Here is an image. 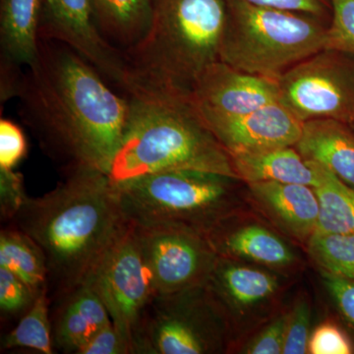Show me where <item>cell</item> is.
I'll return each instance as SVG.
<instances>
[{"label": "cell", "instance_id": "obj_2", "mask_svg": "<svg viewBox=\"0 0 354 354\" xmlns=\"http://www.w3.org/2000/svg\"><path fill=\"white\" fill-rule=\"evenodd\" d=\"M9 223L43 252L53 305L88 281L128 221L109 174L77 169L44 196L28 197Z\"/></svg>", "mask_w": 354, "mask_h": 354}, {"label": "cell", "instance_id": "obj_35", "mask_svg": "<svg viewBox=\"0 0 354 354\" xmlns=\"http://www.w3.org/2000/svg\"><path fill=\"white\" fill-rule=\"evenodd\" d=\"M254 6L271 7L314 16L322 20L330 7V0H244Z\"/></svg>", "mask_w": 354, "mask_h": 354}, {"label": "cell", "instance_id": "obj_15", "mask_svg": "<svg viewBox=\"0 0 354 354\" xmlns=\"http://www.w3.org/2000/svg\"><path fill=\"white\" fill-rule=\"evenodd\" d=\"M206 237L218 257L274 268L288 267L295 261L290 245L258 223L232 227L225 218Z\"/></svg>", "mask_w": 354, "mask_h": 354}, {"label": "cell", "instance_id": "obj_5", "mask_svg": "<svg viewBox=\"0 0 354 354\" xmlns=\"http://www.w3.org/2000/svg\"><path fill=\"white\" fill-rule=\"evenodd\" d=\"M327 31L314 16L230 0L220 60L246 73L279 80L325 50Z\"/></svg>", "mask_w": 354, "mask_h": 354}, {"label": "cell", "instance_id": "obj_24", "mask_svg": "<svg viewBox=\"0 0 354 354\" xmlns=\"http://www.w3.org/2000/svg\"><path fill=\"white\" fill-rule=\"evenodd\" d=\"M53 346L64 353L78 354L95 330L70 297L51 305Z\"/></svg>", "mask_w": 354, "mask_h": 354}, {"label": "cell", "instance_id": "obj_27", "mask_svg": "<svg viewBox=\"0 0 354 354\" xmlns=\"http://www.w3.org/2000/svg\"><path fill=\"white\" fill-rule=\"evenodd\" d=\"M37 295L22 279L0 267V310L2 315H24L36 300Z\"/></svg>", "mask_w": 354, "mask_h": 354}, {"label": "cell", "instance_id": "obj_28", "mask_svg": "<svg viewBox=\"0 0 354 354\" xmlns=\"http://www.w3.org/2000/svg\"><path fill=\"white\" fill-rule=\"evenodd\" d=\"M310 308L304 298H300L288 317L285 346L283 353H308Z\"/></svg>", "mask_w": 354, "mask_h": 354}, {"label": "cell", "instance_id": "obj_34", "mask_svg": "<svg viewBox=\"0 0 354 354\" xmlns=\"http://www.w3.org/2000/svg\"><path fill=\"white\" fill-rule=\"evenodd\" d=\"M323 271V279L339 311L354 326V279Z\"/></svg>", "mask_w": 354, "mask_h": 354}, {"label": "cell", "instance_id": "obj_25", "mask_svg": "<svg viewBox=\"0 0 354 354\" xmlns=\"http://www.w3.org/2000/svg\"><path fill=\"white\" fill-rule=\"evenodd\" d=\"M307 245L309 255L324 271L354 279V234L315 232Z\"/></svg>", "mask_w": 354, "mask_h": 354}, {"label": "cell", "instance_id": "obj_4", "mask_svg": "<svg viewBox=\"0 0 354 354\" xmlns=\"http://www.w3.org/2000/svg\"><path fill=\"white\" fill-rule=\"evenodd\" d=\"M228 6L230 0H155L145 36L124 50L129 84L190 95L220 60Z\"/></svg>", "mask_w": 354, "mask_h": 354}, {"label": "cell", "instance_id": "obj_16", "mask_svg": "<svg viewBox=\"0 0 354 354\" xmlns=\"http://www.w3.org/2000/svg\"><path fill=\"white\" fill-rule=\"evenodd\" d=\"M305 160L323 165L354 188V129L329 118L305 121L297 145Z\"/></svg>", "mask_w": 354, "mask_h": 354}, {"label": "cell", "instance_id": "obj_29", "mask_svg": "<svg viewBox=\"0 0 354 354\" xmlns=\"http://www.w3.org/2000/svg\"><path fill=\"white\" fill-rule=\"evenodd\" d=\"M27 140L23 130L13 121L0 120V169H14L27 155Z\"/></svg>", "mask_w": 354, "mask_h": 354}, {"label": "cell", "instance_id": "obj_22", "mask_svg": "<svg viewBox=\"0 0 354 354\" xmlns=\"http://www.w3.org/2000/svg\"><path fill=\"white\" fill-rule=\"evenodd\" d=\"M0 267L22 279L37 295L48 290V269L39 247L12 225L0 234Z\"/></svg>", "mask_w": 354, "mask_h": 354}, {"label": "cell", "instance_id": "obj_12", "mask_svg": "<svg viewBox=\"0 0 354 354\" xmlns=\"http://www.w3.org/2000/svg\"><path fill=\"white\" fill-rule=\"evenodd\" d=\"M190 97L203 120L230 118L279 101V82L218 60L198 77Z\"/></svg>", "mask_w": 354, "mask_h": 354}, {"label": "cell", "instance_id": "obj_33", "mask_svg": "<svg viewBox=\"0 0 354 354\" xmlns=\"http://www.w3.org/2000/svg\"><path fill=\"white\" fill-rule=\"evenodd\" d=\"M290 313L283 314L263 330L247 348L250 354L283 353Z\"/></svg>", "mask_w": 354, "mask_h": 354}, {"label": "cell", "instance_id": "obj_26", "mask_svg": "<svg viewBox=\"0 0 354 354\" xmlns=\"http://www.w3.org/2000/svg\"><path fill=\"white\" fill-rule=\"evenodd\" d=\"M333 10L326 48L354 55V0H330Z\"/></svg>", "mask_w": 354, "mask_h": 354}, {"label": "cell", "instance_id": "obj_18", "mask_svg": "<svg viewBox=\"0 0 354 354\" xmlns=\"http://www.w3.org/2000/svg\"><path fill=\"white\" fill-rule=\"evenodd\" d=\"M218 308L239 309L257 306L278 290L277 279L269 272L218 257L206 283Z\"/></svg>", "mask_w": 354, "mask_h": 354}, {"label": "cell", "instance_id": "obj_11", "mask_svg": "<svg viewBox=\"0 0 354 354\" xmlns=\"http://www.w3.org/2000/svg\"><path fill=\"white\" fill-rule=\"evenodd\" d=\"M39 37L65 44L124 91L130 72L124 51L100 31L90 0H44Z\"/></svg>", "mask_w": 354, "mask_h": 354}, {"label": "cell", "instance_id": "obj_7", "mask_svg": "<svg viewBox=\"0 0 354 354\" xmlns=\"http://www.w3.org/2000/svg\"><path fill=\"white\" fill-rule=\"evenodd\" d=\"M223 315L206 285L156 295L135 337L133 354H203L218 344Z\"/></svg>", "mask_w": 354, "mask_h": 354}, {"label": "cell", "instance_id": "obj_6", "mask_svg": "<svg viewBox=\"0 0 354 354\" xmlns=\"http://www.w3.org/2000/svg\"><path fill=\"white\" fill-rule=\"evenodd\" d=\"M198 171L158 172L116 183L121 209L137 225H172L207 236L232 214L234 181Z\"/></svg>", "mask_w": 354, "mask_h": 354}, {"label": "cell", "instance_id": "obj_8", "mask_svg": "<svg viewBox=\"0 0 354 354\" xmlns=\"http://www.w3.org/2000/svg\"><path fill=\"white\" fill-rule=\"evenodd\" d=\"M279 102L302 122L329 118L354 123V55L319 51L278 80Z\"/></svg>", "mask_w": 354, "mask_h": 354}, {"label": "cell", "instance_id": "obj_3", "mask_svg": "<svg viewBox=\"0 0 354 354\" xmlns=\"http://www.w3.org/2000/svg\"><path fill=\"white\" fill-rule=\"evenodd\" d=\"M127 128L109 176L115 183L174 171L237 178L232 156L207 127L190 95L132 82Z\"/></svg>", "mask_w": 354, "mask_h": 354}, {"label": "cell", "instance_id": "obj_10", "mask_svg": "<svg viewBox=\"0 0 354 354\" xmlns=\"http://www.w3.org/2000/svg\"><path fill=\"white\" fill-rule=\"evenodd\" d=\"M134 227L156 295L206 285L218 259L206 236L172 225Z\"/></svg>", "mask_w": 354, "mask_h": 354}, {"label": "cell", "instance_id": "obj_30", "mask_svg": "<svg viewBox=\"0 0 354 354\" xmlns=\"http://www.w3.org/2000/svg\"><path fill=\"white\" fill-rule=\"evenodd\" d=\"M308 353L351 354L354 353V348L348 335L339 326L326 322L317 327L310 335Z\"/></svg>", "mask_w": 354, "mask_h": 354}, {"label": "cell", "instance_id": "obj_20", "mask_svg": "<svg viewBox=\"0 0 354 354\" xmlns=\"http://www.w3.org/2000/svg\"><path fill=\"white\" fill-rule=\"evenodd\" d=\"M100 31L109 43L124 50L145 36L155 0H90ZM123 50V51H124Z\"/></svg>", "mask_w": 354, "mask_h": 354}, {"label": "cell", "instance_id": "obj_1", "mask_svg": "<svg viewBox=\"0 0 354 354\" xmlns=\"http://www.w3.org/2000/svg\"><path fill=\"white\" fill-rule=\"evenodd\" d=\"M16 97L26 125L64 171L109 174L129 102L87 60L59 41L39 39L38 58L21 75Z\"/></svg>", "mask_w": 354, "mask_h": 354}, {"label": "cell", "instance_id": "obj_36", "mask_svg": "<svg viewBox=\"0 0 354 354\" xmlns=\"http://www.w3.org/2000/svg\"><path fill=\"white\" fill-rule=\"evenodd\" d=\"M351 127H353V129H354V123H353V125H351Z\"/></svg>", "mask_w": 354, "mask_h": 354}, {"label": "cell", "instance_id": "obj_21", "mask_svg": "<svg viewBox=\"0 0 354 354\" xmlns=\"http://www.w3.org/2000/svg\"><path fill=\"white\" fill-rule=\"evenodd\" d=\"M319 177L314 187L320 202V216L316 232L354 234V188L342 181L323 165L307 160Z\"/></svg>", "mask_w": 354, "mask_h": 354}, {"label": "cell", "instance_id": "obj_14", "mask_svg": "<svg viewBox=\"0 0 354 354\" xmlns=\"http://www.w3.org/2000/svg\"><path fill=\"white\" fill-rule=\"evenodd\" d=\"M254 201L266 215L297 241L308 242L315 234L320 202L311 186L297 183H248Z\"/></svg>", "mask_w": 354, "mask_h": 354}, {"label": "cell", "instance_id": "obj_23", "mask_svg": "<svg viewBox=\"0 0 354 354\" xmlns=\"http://www.w3.org/2000/svg\"><path fill=\"white\" fill-rule=\"evenodd\" d=\"M50 310V298L48 290H44L21 317L17 326L4 337L2 351L27 348L44 354L55 353Z\"/></svg>", "mask_w": 354, "mask_h": 354}, {"label": "cell", "instance_id": "obj_17", "mask_svg": "<svg viewBox=\"0 0 354 354\" xmlns=\"http://www.w3.org/2000/svg\"><path fill=\"white\" fill-rule=\"evenodd\" d=\"M44 0H0L1 66H31L39 50Z\"/></svg>", "mask_w": 354, "mask_h": 354}, {"label": "cell", "instance_id": "obj_31", "mask_svg": "<svg viewBox=\"0 0 354 354\" xmlns=\"http://www.w3.org/2000/svg\"><path fill=\"white\" fill-rule=\"evenodd\" d=\"M27 198L22 174L14 171V169H0V213L2 220H12Z\"/></svg>", "mask_w": 354, "mask_h": 354}, {"label": "cell", "instance_id": "obj_32", "mask_svg": "<svg viewBox=\"0 0 354 354\" xmlns=\"http://www.w3.org/2000/svg\"><path fill=\"white\" fill-rule=\"evenodd\" d=\"M78 354H131V348L111 322L97 330Z\"/></svg>", "mask_w": 354, "mask_h": 354}, {"label": "cell", "instance_id": "obj_19", "mask_svg": "<svg viewBox=\"0 0 354 354\" xmlns=\"http://www.w3.org/2000/svg\"><path fill=\"white\" fill-rule=\"evenodd\" d=\"M237 178L247 184L274 181L316 187L318 174L295 147H281L262 152L232 156Z\"/></svg>", "mask_w": 354, "mask_h": 354}, {"label": "cell", "instance_id": "obj_13", "mask_svg": "<svg viewBox=\"0 0 354 354\" xmlns=\"http://www.w3.org/2000/svg\"><path fill=\"white\" fill-rule=\"evenodd\" d=\"M204 121L230 156L295 147L304 127L279 101L241 115Z\"/></svg>", "mask_w": 354, "mask_h": 354}, {"label": "cell", "instance_id": "obj_9", "mask_svg": "<svg viewBox=\"0 0 354 354\" xmlns=\"http://www.w3.org/2000/svg\"><path fill=\"white\" fill-rule=\"evenodd\" d=\"M84 285L101 298L133 354L140 322L156 293L132 223L128 221Z\"/></svg>", "mask_w": 354, "mask_h": 354}]
</instances>
